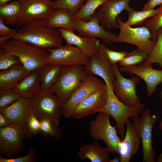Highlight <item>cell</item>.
Here are the masks:
<instances>
[{"label":"cell","mask_w":162,"mask_h":162,"mask_svg":"<svg viewBox=\"0 0 162 162\" xmlns=\"http://www.w3.org/2000/svg\"><path fill=\"white\" fill-rule=\"evenodd\" d=\"M141 143L133 123L128 119L124 138L118 144V153L120 157V162H129L138 150Z\"/></svg>","instance_id":"cell-20"},{"label":"cell","mask_w":162,"mask_h":162,"mask_svg":"<svg viewBox=\"0 0 162 162\" xmlns=\"http://www.w3.org/2000/svg\"><path fill=\"white\" fill-rule=\"evenodd\" d=\"M31 100L34 113L39 120L47 119L58 126L62 103L50 89L40 90Z\"/></svg>","instance_id":"cell-5"},{"label":"cell","mask_w":162,"mask_h":162,"mask_svg":"<svg viewBox=\"0 0 162 162\" xmlns=\"http://www.w3.org/2000/svg\"><path fill=\"white\" fill-rule=\"evenodd\" d=\"M35 159L34 149L30 148L26 155L17 158H5L0 156V162H33Z\"/></svg>","instance_id":"cell-39"},{"label":"cell","mask_w":162,"mask_h":162,"mask_svg":"<svg viewBox=\"0 0 162 162\" xmlns=\"http://www.w3.org/2000/svg\"><path fill=\"white\" fill-rule=\"evenodd\" d=\"M108 89V98L105 106L98 112H103L112 117L116 122L117 133L122 140L124 138L127 120L133 116H139L142 112L143 107L130 106L120 101L114 94L112 88L106 84Z\"/></svg>","instance_id":"cell-3"},{"label":"cell","mask_w":162,"mask_h":162,"mask_svg":"<svg viewBox=\"0 0 162 162\" xmlns=\"http://www.w3.org/2000/svg\"><path fill=\"white\" fill-rule=\"evenodd\" d=\"M100 48L106 60L112 66L122 60L128 53L124 50L116 51L112 50L106 47L103 43H101Z\"/></svg>","instance_id":"cell-35"},{"label":"cell","mask_w":162,"mask_h":162,"mask_svg":"<svg viewBox=\"0 0 162 162\" xmlns=\"http://www.w3.org/2000/svg\"><path fill=\"white\" fill-rule=\"evenodd\" d=\"M162 117L161 121L160 122L159 128L160 130H162V111L161 112Z\"/></svg>","instance_id":"cell-46"},{"label":"cell","mask_w":162,"mask_h":162,"mask_svg":"<svg viewBox=\"0 0 162 162\" xmlns=\"http://www.w3.org/2000/svg\"><path fill=\"white\" fill-rule=\"evenodd\" d=\"M40 121L33 111L29 116L27 125L26 138L30 139L32 135H37L39 131Z\"/></svg>","instance_id":"cell-38"},{"label":"cell","mask_w":162,"mask_h":162,"mask_svg":"<svg viewBox=\"0 0 162 162\" xmlns=\"http://www.w3.org/2000/svg\"><path fill=\"white\" fill-rule=\"evenodd\" d=\"M120 161V158L119 155H116L112 159H110L109 162H119Z\"/></svg>","instance_id":"cell-43"},{"label":"cell","mask_w":162,"mask_h":162,"mask_svg":"<svg viewBox=\"0 0 162 162\" xmlns=\"http://www.w3.org/2000/svg\"><path fill=\"white\" fill-rule=\"evenodd\" d=\"M87 75L82 65L62 66L57 81L50 89L63 103L70 98Z\"/></svg>","instance_id":"cell-4"},{"label":"cell","mask_w":162,"mask_h":162,"mask_svg":"<svg viewBox=\"0 0 162 162\" xmlns=\"http://www.w3.org/2000/svg\"><path fill=\"white\" fill-rule=\"evenodd\" d=\"M87 0H57L53 2L56 9H67L73 16L80 10Z\"/></svg>","instance_id":"cell-33"},{"label":"cell","mask_w":162,"mask_h":162,"mask_svg":"<svg viewBox=\"0 0 162 162\" xmlns=\"http://www.w3.org/2000/svg\"><path fill=\"white\" fill-rule=\"evenodd\" d=\"M117 21L120 32L113 43H126L134 45L149 56L156 41L152 40L150 29L145 25L135 28L125 26L119 17H117Z\"/></svg>","instance_id":"cell-7"},{"label":"cell","mask_w":162,"mask_h":162,"mask_svg":"<svg viewBox=\"0 0 162 162\" xmlns=\"http://www.w3.org/2000/svg\"><path fill=\"white\" fill-rule=\"evenodd\" d=\"M131 0H108L97 13L100 23L105 29L119 28L117 21L118 16L123 10L128 13L134 9L129 4Z\"/></svg>","instance_id":"cell-15"},{"label":"cell","mask_w":162,"mask_h":162,"mask_svg":"<svg viewBox=\"0 0 162 162\" xmlns=\"http://www.w3.org/2000/svg\"><path fill=\"white\" fill-rule=\"evenodd\" d=\"M31 71L20 62L0 71V90L13 89L16 84Z\"/></svg>","instance_id":"cell-23"},{"label":"cell","mask_w":162,"mask_h":162,"mask_svg":"<svg viewBox=\"0 0 162 162\" xmlns=\"http://www.w3.org/2000/svg\"><path fill=\"white\" fill-rule=\"evenodd\" d=\"M49 55L46 60L47 63L62 66L75 65H85L88 58L78 48L67 44L64 46L47 50Z\"/></svg>","instance_id":"cell-11"},{"label":"cell","mask_w":162,"mask_h":162,"mask_svg":"<svg viewBox=\"0 0 162 162\" xmlns=\"http://www.w3.org/2000/svg\"><path fill=\"white\" fill-rule=\"evenodd\" d=\"M17 30L15 29L10 28L5 24L2 19L0 18V36L4 37L14 35Z\"/></svg>","instance_id":"cell-40"},{"label":"cell","mask_w":162,"mask_h":162,"mask_svg":"<svg viewBox=\"0 0 162 162\" xmlns=\"http://www.w3.org/2000/svg\"><path fill=\"white\" fill-rule=\"evenodd\" d=\"M162 4V0H148L144 5L142 10L154 9L158 5Z\"/></svg>","instance_id":"cell-41"},{"label":"cell","mask_w":162,"mask_h":162,"mask_svg":"<svg viewBox=\"0 0 162 162\" xmlns=\"http://www.w3.org/2000/svg\"><path fill=\"white\" fill-rule=\"evenodd\" d=\"M46 27L65 28L74 30L73 16L68 10L64 8L56 9L46 19L37 20Z\"/></svg>","instance_id":"cell-25"},{"label":"cell","mask_w":162,"mask_h":162,"mask_svg":"<svg viewBox=\"0 0 162 162\" xmlns=\"http://www.w3.org/2000/svg\"><path fill=\"white\" fill-rule=\"evenodd\" d=\"M20 11L21 6L19 1H13L0 5V18L6 24L17 25Z\"/></svg>","instance_id":"cell-27"},{"label":"cell","mask_w":162,"mask_h":162,"mask_svg":"<svg viewBox=\"0 0 162 162\" xmlns=\"http://www.w3.org/2000/svg\"><path fill=\"white\" fill-rule=\"evenodd\" d=\"M105 84L95 76L87 75L70 98L62 103V114L67 118L71 117L73 112L80 102Z\"/></svg>","instance_id":"cell-12"},{"label":"cell","mask_w":162,"mask_h":162,"mask_svg":"<svg viewBox=\"0 0 162 162\" xmlns=\"http://www.w3.org/2000/svg\"><path fill=\"white\" fill-rule=\"evenodd\" d=\"M21 62L17 56L7 53L2 48L0 49V70L7 69L13 65Z\"/></svg>","instance_id":"cell-37"},{"label":"cell","mask_w":162,"mask_h":162,"mask_svg":"<svg viewBox=\"0 0 162 162\" xmlns=\"http://www.w3.org/2000/svg\"><path fill=\"white\" fill-rule=\"evenodd\" d=\"M33 111L31 100L23 97L9 106L0 109V112L8 119L10 124L22 130L26 138L28 121Z\"/></svg>","instance_id":"cell-17"},{"label":"cell","mask_w":162,"mask_h":162,"mask_svg":"<svg viewBox=\"0 0 162 162\" xmlns=\"http://www.w3.org/2000/svg\"><path fill=\"white\" fill-rule=\"evenodd\" d=\"M21 97L13 89L0 90V109L10 106Z\"/></svg>","instance_id":"cell-36"},{"label":"cell","mask_w":162,"mask_h":162,"mask_svg":"<svg viewBox=\"0 0 162 162\" xmlns=\"http://www.w3.org/2000/svg\"><path fill=\"white\" fill-rule=\"evenodd\" d=\"M62 66L46 63L38 70L41 89H50L57 81Z\"/></svg>","instance_id":"cell-26"},{"label":"cell","mask_w":162,"mask_h":162,"mask_svg":"<svg viewBox=\"0 0 162 162\" xmlns=\"http://www.w3.org/2000/svg\"><path fill=\"white\" fill-rule=\"evenodd\" d=\"M161 96H162V92H161Z\"/></svg>","instance_id":"cell-47"},{"label":"cell","mask_w":162,"mask_h":162,"mask_svg":"<svg viewBox=\"0 0 162 162\" xmlns=\"http://www.w3.org/2000/svg\"><path fill=\"white\" fill-rule=\"evenodd\" d=\"M155 44L148 58L142 64L146 65H152L154 63H157L162 67V28L156 33Z\"/></svg>","instance_id":"cell-30"},{"label":"cell","mask_w":162,"mask_h":162,"mask_svg":"<svg viewBox=\"0 0 162 162\" xmlns=\"http://www.w3.org/2000/svg\"><path fill=\"white\" fill-rule=\"evenodd\" d=\"M98 113L90 123L89 134L95 140L104 142L109 152L118 153V144L122 139L117 134L116 127L111 125L110 115L103 112Z\"/></svg>","instance_id":"cell-8"},{"label":"cell","mask_w":162,"mask_h":162,"mask_svg":"<svg viewBox=\"0 0 162 162\" xmlns=\"http://www.w3.org/2000/svg\"><path fill=\"white\" fill-rule=\"evenodd\" d=\"M11 0H0V5L7 3Z\"/></svg>","instance_id":"cell-44"},{"label":"cell","mask_w":162,"mask_h":162,"mask_svg":"<svg viewBox=\"0 0 162 162\" xmlns=\"http://www.w3.org/2000/svg\"><path fill=\"white\" fill-rule=\"evenodd\" d=\"M97 141L82 146L76 154L77 156L81 159H88L92 162H109L108 149L101 147Z\"/></svg>","instance_id":"cell-24"},{"label":"cell","mask_w":162,"mask_h":162,"mask_svg":"<svg viewBox=\"0 0 162 162\" xmlns=\"http://www.w3.org/2000/svg\"><path fill=\"white\" fill-rule=\"evenodd\" d=\"M108 0H87L74 19H79L89 21L91 18L98 8L102 5Z\"/></svg>","instance_id":"cell-29"},{"label":"cell","mask_w":162,"mask_h":162,"mask_svg":"<svg viewBox=\"0 0 162 162\" xmlns=\"http://www.w3.org/2000/svg\"><path fill=\"white\" fill-rule=\"evenodd\" d=\"M83 67L87 75L100 77L105 84H109L112 88L115 74L112 66L104 57L100 47L97 53L88 58L87 63Z\"/></svg>","instance_id":"cell-18"},{"label":"cell","mask_w":162,"mask_h":162,"mask_svg":"<svg viewBox=\"0 0 162 162\" xmlns=\"http://www.w3.org/2000/svg\"><path fill=\"white\" fill-rule=\"evenodd\" d=\"M149 55L137 48L128 52V54L118 63L120 67L136 66L142 64L148 58Z\"/></svg>","instance_id":"cell-31"},{"label":"cell","mask_w":162,"mask_h":162,"mask_svg":"<svg viewBox=\"0 0 162 162\" xmlns=\"http://www.w3.org/2000/svg\"><path fill=\"white\" fill-rule=\"evenodd\" d=\"M116 79L112 83L113 91L117 98L124 104L130 106L144 107L137 94L136 88L140 79L132 75L130 79L124 77L121 74L117 64L112 65Z\"/></svg>","instance_id":"cell-9"},{"label":"cell","mask_w":162,"mask_h":162,"mask_svg":"<svg viewBox=\"0 0 162 162\" xmlns=\"http://www.w3.org/2000/svg\"><path fill=\"white\" fill-rule=\"evenodd\" d=\"M157 161L162 162V153H160L158 157Z\"/></svg>","instance_id":"cell-45"},{"label":"cell","mask_w":162,"mask_h":162,"mask_svg":"<svg viewBox=\"0 0 162 162\" xmlns=\"http://www.w3.org/2000/svg\"><path fill=\"white\" fill-rule=\"evenodd\" d=\"M26 138L22 130L19 127L10 124L0 128V152L12 158L21 152Z\"/></svg>","instance_id":"cell-13"},{"label":"cell","mask_w":162,"mask_h":162,"mask_svg":"<svg viewBox=\"0 0 162 162\" xmlns=\"http://www.w3.org/2000/svg\"><path fill=\"white\" fill-rule=\"evenodd\" d=\"M40 121V126L39 132L44 137H47L50 136L56 140L60 139L62 132L58 126L54 124L47 119L43 118Z\"/></svg>","instance_id":"cell-32"},{"label":"cell","mask_w":162,"mask_h":162,"mask_svg":"<svg viewBox=\"0 0 162 162\" xmlns=\"http://www.w3.org/2000/svg\"><path fill=\"white\" fill-rule=\"evenodd\" d=\"M145 25L149 28L152 34V40H156V33L162 28V4L158 8L157 14L152 18H149L145 22Z\"/></svg>","instance_id":"cell-34"},{"label":"cell","mask_w":162,"mask_h":162,"mask_svg":"<svg viewBox=\"0 0 162 162\" xmlns=\"http://www.w3.org/2000/svg\"><path fill=\"white\" fill-rule=\"evenodd\" d=\"M119 69L120 71L134 74L142 79L146 84L148 97L151 96L158 86L162 83V70L154 69L152 65L120 67Z\"/></svg>","instance_id":"cell-19"},{"label":"cell","mask_w":162,"mask_h":162,"mask_svg":"<svg viewBox=\"0 0 162 162\" xmlns=\"http://www.w3.org/2000/svg\"><path fill=\"white\" fill-rule=\"evenodd\" d=\"M107 98V87L105 84L80 102L73 112L71 117L79 119L98 112L106 105Z\"/></svg>","instance_id":"cell-16"},{"label":"cell","mask_w":162,"mask_h":162,"mask_svg":"<svg viewBox=\"0 0 162 162\" xmlns=\"http://www.w3.org/2000/svg\"><path fill=\"white\" fill-rule=\"evenodd\" d=\"M141 115L130 118L136 132L141 140L142 146L143 162H155L156 152L152 147V131L159 116L152 114L148 108L143 110Z\"/></svg>","instance_id":"cell-6"},{"label":"cell","mask_w":162,"mask_h":162,"mask_svg":"<svg viewBox=\"0 0 162 162\" xmlns=\"http://www.w3.org/2000/svg\"><path fill=\"white\" fill-rule=\"evenodd\" d=\"M10 124L8 119L3 114L0 112V128L4 127Z\"/></svg>","instance_id":"cell-42"},{"label":"cell","mask_w":162,"mask_h":162,"mask_svg":"<svg viewBox=\"0 0 162 162\" xmlns=\"http://www.w3.org/2000/svg\"><path fill=\"white\" fill-rule=\"evenodd\" d=\"M18 0L21 11L18 27L32 21L45 20L56 9L51 0Z\"/></svg>","instance_id":"cell-10"},{"label":"cell","mask_w":162,"mask_h":162,"mask_svg":"<svg viewBox=\"0 0 162 162\" xmlns=\"http://www.w3.org/2000/svg\"><path fill=\"white\" fill-rule=\"evenodd\" d=\"M58 30L67 44L75 46L88 58L97 53L100 48L101 43L97 38L79 36L72 30L62 28Z\"/></svg>","instance_id":"cell-21"},{"label":"cell","mask_w":162,"mask_h":162,"mask_svg":"<svg viewBox=\"0 0 162 162\" xmlns=\"http://www.w3.org/2000/svg\"><path fill=\"white\" fill-rule=\"evenodd\" d=\"M158 11V8L142 10L140 11H136L133 9L128 13V20L125 22L122 21V23L124 26H128L142 25L147 19L156 15Z\"/></svg>","instance_id":"cell-28"},{"label":"cell","mask_w":162,"mask_h":162,"mask_svg":"<svg viewBox=\"0 0 162 162\" xmlns=\"http://www.w3.org/2000/svg\"><path fill=\"white\" fill-rule=\"evenodd\" d=\"M97 13L95 12L89 21L79 19H74L73 28L80 36L85 37L99 38L103 43L108 45L113 43L117 35L105 29L99 25Z\"/></svg>","instance_id":"cell-14"},{"label":"cell","mask_w":162,"mask_h":162,"mask_svg":"<svg viewBox=\"0 0 162 162\" xmlns=\"http://www.w3.org/2000/svg\"><path fill=\"white\" fill-rule=\"evenodd\" d=\"M0 45L5 52L19 58L24 67L30 71L38 70L46 64L49 52L46 50L14 39Z\"/></svg>","instance_id":"cell-2"},{"label":"cell","mask_w":162,"mask_h":162,"mask_svg":"<svg viewBox=\"0 0 162 162\" xmlns=\"http://www.w3.org/2000/svg\"><path fill=\"white\" fill-rule=\"evenodd\" d=\"M12 38L48 50L62 46L63 38L58 29L45 26L37 20L21 26Z\"/></svg>","instance_id":"cell-1"},{"label":"cell","mask_w":162,"mask_h":162,"mask_svg":"<svg viewBox=\"0 0 162 162\" xmlns=\"http://www.w3.org/2000/svg\"><path fill=\"white\" fill-rule=\"evenodd\" d=\"M13 90L21 97L31 99L41 90L38 70L31 71L16 84Z\"/></svg>","instance_id":"cell-22"}]
</instances>
